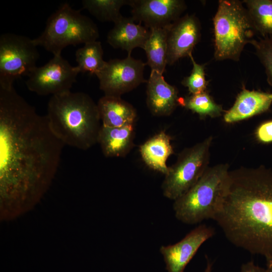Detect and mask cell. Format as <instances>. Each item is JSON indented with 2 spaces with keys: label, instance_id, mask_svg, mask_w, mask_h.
Instances as JSON below:
<instances>
[{
  "label": "cell",
  "instance_id": "17",
  "mask_svg": "<svg viewBox=\"0 0 272 272\" xmlns=\"http://www.w3.org/2000/svg\"><path fill=\"white\" fill-rule=\"evenodd\" d=\"M97 104L102 125L118 127L133 125L137 116L136 110L121 97L104 95Z\"/></svg>",
  "mask_w": 272,
  "mask_h": 272
},
{
  "label": "cell",
  "instance_id": "15",
  "mask_svg": "<svg viewBox=\"0 0 272 272\" xmlns=\"http://www.w3.org/2000/svg\"><path fill=\"white\" fill-rule=\"evenodd\" d=\"M135 21L132 17L122 16L114 23L107 36V42L112 47L126 51L128 55L135 48L143 49L150 34V29Z\"/></svg>",
  "mask_w": 272,
  "mask_h": 272
},
{
  "label": "cell",
  "instance_id": "1",
  "mask_svg": "<svg viewBox=\"0 0 272 272\" xmlns=\"http://www.w3.org/2000/svg\"><path fill=\"white\" fill-rule=\"evenodd\" d=\"M64 144L45 115L15 90L0 88L1 217L11 219L31 208L49 188Z\"/></svg>",
  "mask_w": 272,
  "mask_h": 272
},
{
  "label": "cell",
  "instance_id": "28",
  "mask_svg": "<svg viewBox=\"0 0 272 272\" xmlns=\"http://www.w3.org/2000/svg\"><path fill=\"white\" fill-rule=\"evenodd\" d=\"M240 272H266V269L254 264L253 261H250L243 264Z\"/></svg>",
  "mask_w": 272,
  "mask_h": 272
},
{
  "label": "cell",
  "instance_id": "26",
  "mask_svg": "<svg viewBox=\"0 0 272 272\" xmlns=\"http://www.w3.org/2000/svg\"><path fill=\"white\" fill-rule=\"evenodd\" d=\"M188 57L192 62V69L190 75L183 78L181 84L188 88L191 94L205 92L208 84V82L206 79L205 66L197 63L192 53Z\"/></svg>",
  "mask_w": 272,
  "mask_h": 272
},
{
  "label": "cell",
  "instance_id": "3",
  "mask_svg": "<svg viewBox=\"0 0 272 272\" xmlns=\"http://www.w3.org/2000/svg\"><path fill=\"white\" fill-rule=\"evenodd\" d=\"M45 116L64 145L86 150L97 143L101 119L97 104L87 94L70 91L51 96Z\"/></svg>",
  "mask_w": 272,
  "mask_h": 272
},
{
  "label": "cell",
  "instance_id": "29",
  "mask_svg": "<svg viewBox=\"0 0 272 272\" xmlns=\"http://www.w3.org/2000/svg\"><path fill=\"white\" fill-rule=\"evenodd\" d=\"M266 272H272V256H266Z\"/></svg>",
  "mask_w": 272,
  "mask_h": 272
},
{
  "label": "cell",
  "instance_id": "7",
  "mask_svg": "<svg viewBox=\"0 0 272 272\" xmlns=\"http://www.w3.org/2000/svg\"><path fill=\"white\" fill-rule=\"evenodd\" d=\"M212 140L208 137L180 154L165 175L162 185L165 197L175 200L198 181L208 167Z\"/></svg>",
  "mask_w": 272,
  "mask_h": 272
},
{
  "label": "cell",
  "instance_id": "24",
  "mask_svg": "<svg viewBox=\"0 0 272 272\" xmlns=\"http://www.w3.org/2000/svg\"><path fill=\"white\" fill-rule=\"evenodd\" d=\"M179 103L198 114L202 118L208 116L213 118L219 117L224 112L222 106L217 104L206 91L179 98Z\"/></svg>",
  "mask_w": 272,
  "mask_h": 272
},
{
  "label": "cell",
  "instance_id": "20",
  "mask_svg": "<svg viewBox=\"0 0 272 272\" xmlns=\"http://www.w3.org/2000/svg\"><path fill=\"white\" fill-rule=\"evenodd\" d=\"M143 49L147 55L146 64L150 67L151 71L163 75L167 65L166 27L151 29Z\"/></svg>",
  "mask_w": 272,
  "mask_h": 272
},
{
  "label": "cell",
  "instance_id": "18",
  "mask_svg": "<svg viewBox=\"0 0 272 272\" xmlns=\"http://www.w3.org/2000/svg\"><path fill=\"white\" fill-rule=\"evenodd\" d=\"M133 125L118 127H109L102 125L98 142L106 157L125 156L133 145Z\"/></svg>",
  "mask_w": 272,
  "mask_h": 272
},
{
  "label": "cell",
  "instance_id": "25",
  "mask_svg": "<svg viewBox=\"0 0 272 272\" xmlns=\"http://www.w3.org/2000/svg\"><path fill=\"white\" fill-rule=\"evenodd\" d=\"M250 43L254 46L256 54L265 69L267 82L272 86V36L252 39Z\"/></svg>",
  "mask_w": 272,
  "mask_h": 272
},
{
  "label": "cell",
  "instance_id": "21",
  "mask_svg": "<svg viewBox=\"0 0 272 272\" xmlns=\"http://www.w3.org/2000/svg\"><path fill=\"white\" fill-rule=\"evenodd\" d=\"M75 56L80 73H89L96 76L106 63L103 59L101 43L97 40L88 42L78 49Z\"/></svg>",
  "mask_w": 272,
  "mask_h": 272
},
{
  "label": "cell",
  "instance_id": "23",
  "mask_svg": "<svg viewBox=\"0 0 272 272\" xmlns=\"http://www.w3.org/2000/svg\"><path fill=\"white\" fill-rule=\"evenodd\" d=\"M130 0H83V9L101 22H112L114 23L122 16L121 8L129 4Z\"/></svg>",
  "mask_w": 272,
  "mask_h": 272
},
{
  "label": "cell",
  "instance_id": "8",
  "mask_svg": "<svg viewBox=\"0 0 272 272\" xmlns=\"http://www.w3.org/2000/svg\"><path fill=\"white\" fill-rule=\"evenodd\" d=\"M33 39L14 33L0 36V88L14 87L15 81L28 76L37 66L39 53Z\"/></svg>",
  "mask_w": 272,
  "mask_h": 272
},
{
  "label": "cell",
  "instance_id": "10",
  "mask_svg": "<svg viewBox=\"0 0 272 272\" xmlns=\"http://www.w3.org/2000/svg\"><path fill=\"white\" fill-rule=\"evenodd\" d=\"M146 63L131 55L123 59H110L96 75L104 95L119 96L147 82L144 72Z\"/></svg>",
  "mask_w": 272,
  "mask_h": 272
},
{
  "label": "cell",
  "instance_id": "27",
  "mask_svg": "<svg viewBox=\"0 0 272 272\" xmlns=\"http://www.w3.org/2000/svg\"><path fill=\"white\" fill-rule=\"evenodd\" d=\"M255 135L258 141L262 143H272V120L260 124L256 129Z\"/></svg>",
  "mask_w": 272,
  "mask_h": 272
},
{
  "label": "cell",
  "instance_id": "13",
  "mask_svg": "<svg viewBox=\"0 0 272 272\" xmlns=\"http://www.w3.org/2000/svg\"><path fill=\"white\" fill-rule=\"evenodd\" d=\"M215 233V229L212 227L201 224L177 243L162 246L160 251L163 256L168 272H183L199 248Z\"/></svg>",
  "mask_w": 272,
  "mask_h": 272
},
{
  "label": "cell",
  "instance_id": "11",
  "mask_svg": "<svg viewBox=\"0 0 272 272\" xmlns=\"http://www.w3.org/2000/svg\"><path fill=\"white\" fill-rule=\"evenodd\" d=\"M129 6L132 18L149 29L169 26L187 7L182 0H130Z\"/></svg>",
  "mask_w": 272,
  "mask_h": 272
},
{
  "label": "cell",
  "instance_id": "9",
  "mask_svg": "<svg viewBox=\"0 0 272 272\" xmlns=\"http://www.w3.org/2000/svg\"><path fill=\"white\" fill-rule=\"evenodd\" d=\"M80 73L61 55H53L46 64L36 66L28 76V89L41 96L56 95L71 91Z\"/></svg>",
  "mask_w": 272,
  "mask_h": 272
},
{
  "label": "cell",
  "instance_id": "12",
  "mask_svg": "<svg viewBox=\"0 0 272 272\" xmlns=\"http://www.w3.org/2000/svg\"><path fill=\"white\" fill-rule=\"evenodd\" d=\"M168 65L189 56L201 36L200 22L194 15L186 14L166 27Z\"/></svg>",
  "mask_w": 272,
  "mask_h": 272
},
{
  "label": "cell",
  "instance_id": "2",
  "mask_svg": "<svg viewBox=\"0 0 272 272\" xmlns=\"http://www.w3.org/2000/svg\"><path fill=\"white\" fill-rule=\"evenodd\" d=\"M214 220L234 246L272 256V170L260 165L229 171Z\"/></svg>",
  "mask_w": 272,
  "mask_h": 272
},
{
  "label": "cell",
  "instance_id": "19",
  "mask_svg": "<svg viewBox=\"0 0 272 272\" xmlns=\"http://www.w3.org/2000/svg\"><path fill=\"white\" fill-rule=\"evenodd\" d=\"M170 141V136L162 131L147 140L140 148L145 164L150 168L165 175L169 169L166 161L174 153Z\"/></svg>",
  "mask_w": 272,
  "mask_h": 272
},
{
  "label": "cell",
  "instance_id": "14",
  "mask_svg": "<svg viewBox=\"0 0 272 272\" xmlns=\"http://www.w3.org/2000/svg\"><path fill=\"white\" fill-rule=\"evenodd\" d=\"M177 88L168 84L163 75L151 71L147 86V104L155 116L170 115L179 104Z\"/></svg>",
  "mask_w": 272,
  "mask_h": 272
},
{
  "label": "cell",
  "instance_id": "5",
  "mask_svg": "<svg viewBox=\"0 0 272 272\" xmlns=\"http://www.w3.org/2000/svg\"><path fill=\"white\" fill-rule=\"evenodd\" d=\"M99 36L98 28L91 19L64 3L48 18L42 33L33 40L37 46L57 55L68 46L96 41Z\"/></svg>",
  "mask_w": 272,
  "mask_h": 272
},
{
  "label": "cell",
  "instance_id": "30",
  "mask_svg": "<svg viewBox=\"0 0 272 272\" xmlns=\"http://www.w3.org/2000/svg\"><path fill=\"white\" fill-rule=\"evenodd\" d=\"M212 262L207 258V264L203 272H212Z\"/></svg>",
  "mask_w": 272,
  "mask_h": 272
},
{
  "label": "cell",
  "instance_id": "16",
  "mask_svg": "<svg viewBox=\"0 0 272 272\" xmlns=\"http://www.w3.org/2000/svg\"><path fill=\"white\" fill-rule=\"evenodd\" d=\"M272 103V93L243 88L233 106L224 116L226 123L246 119L267 111Z\"/></svg>",
  "mask_w": 272,
  "mask_h": 272
},
{
  "label": "cell",
  "instance_id": "6",
  "mask_svg": "<svg viewBox=\"0 0 272 272\" xmlns=\"http://www.w3.org/2000/svg\"><path fill=\"white\" fill-rule=\"evenodd\" d=\"M216 60L238 61L255 32L242 2L220 0L213 18Z\"/></svg>",
  "mask_w": 272,
  "mask_h": 272
},
{
  "label": "cell",
  "instance_id": "4",
  "mask_svg": "<svg viewBox=\"0 0 272 272\" xmlns=\"http://www.w3.org/2000/svg\"><path fill=\"white\" fill-rule=\"evenodd\" d=\"M229 173L227 164L208 167L190 189L174 200L175 217L187 224L214 220L223 202Z\"/></svg>",
  "mask_w": 272,
  "mask_h": 272
},
{
  "label": "cell",
  "instance_id": "22",
  "mask_svg": "<svg viewBox=\"0 0 272 272\" xmlns=\"http://www.w3.org/2000/svg\"><path fill=\"white\" fill-rule=\"evenodd\" d=\"M255 32L262 37L272 36V0H244Z\"/></svg>",
  "mask_w": 272,
  "mask_h": 272
}]
</instances>
